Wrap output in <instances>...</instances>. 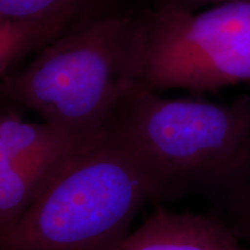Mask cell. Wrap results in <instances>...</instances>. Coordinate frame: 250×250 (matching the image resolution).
Listing matches in <instances>:
<instances>
[{"label":"cell","mask_w":250,"mask_h":250,"mask_svg":"<svg viewBox=\"0 0 250 250\" xmlns=\"http://www.w3.org/2000/svg\"><path fill=\"white\" fill-rule=\"evenodd\" d=\"M147 24L143 86L205 93L250 83V0L193 13L148 9Z\"/></svg>","instance_id":"cell-4"},{"label":"cell","mask_w":250,"mask_h":250,"mask_svg":"<svg viewBox=\"0 0 250 250\" xmlns=\"http://www.w3.org/2000/svg\"><path fill=\"white\" fill-rule=\"evenodd\" d=\"M86 143L0 165V234L22 217Z\"/></svg>","instance_id":"cell-6"},{"label":"cell","mask_w":250,"mask_h":250,"mask_svg":"<svg viewBox=\"0 0 250 250\" xmlns=\"http://www.w3.org/2000/svg\"><path fill=\"white\" fill-rule=\"evenodd\" d=\"M158 198L138 159L103 130L68 159L0 250H117L146 202Z\"/></svg>","instance_id":"cell-3"},{"label":"cell","mask_w":250,"mask_h":250,"mask_svg":"<svg viewBox=\"0 0 250 250\" xmlns=\"http://www.w3.org/2000/svg\"><path fill=\"white\" fill-rule=\"evenodd\" d=\"M104 131L140 161L158 198L193 193L221 206L250 177V95L168 99L137 83Z\"/></svg>","instance_id":"cell-1"},{"label":"cell","mask_w":250,"mask_h":250,"mask_svg":"<svg viewBox=\"0 0 250 250\" xmlns=\"http://www.w3.org/2000/svg\"><path fill=\"white\" fill-rule=\"evenodd\" d=\"M146 8L139 0H0V20L35 23L67 21L83 26L96 19Z\"/></svg>","instance_id":"cell-7"},{"label":"cell","mask_w":250,"mask_h":250,"mask_svg":"<svg viewBox=\"0 0 250 250\" xmlns=\"http://www.w3.org/2000/svg\"><path fill=\"white\" fill-rule=\"evenodd\" d=\"M147 12L109 15L62 34L22 70L0 78V99L30 109L74 138H94L142 80Z\"/></svg>","instance_id":"cell-2"},{"label":"cell","mask_w":250,"mask_h":250,"mask_svg":"<svg viewBox=\"0 0 250 250\" xmlns=\"http://www.w3.org/2000/svg\"><path fill=\"white\" fill-rule=\"evenodd\" d=\"M88 140L74 138L45 122L29 123L15 115H0V142L9 162L24 156L73 147Z\"/></svg>","instance_id":"cell-8"},{"label":"cell","mask_w":250,"mask_h":250,"mask_svg":"<svg viewBox=\"0 0 250 250\" xmlns=\"http://www.w3.org/2000/svg\"><path fill=\"white\" fill-rule=\"evenodd\" d=\"M221 208L229 219V223L225 224L241 241L246 250H250V177Z\"/></svg>","instance_id":"cell-10"},{"label":"cell","mask_w":250,"mask_h":250,"mask_svg":"<svg viewBox=\"0 0 250 250\" xmlns=\"http://www.w3.org/2000/svg\"><path fill=\"white\" fill-rule=\"evenodd\" d=\"M146 8L152 11L159 9H174L188 13H193L210 6L221 4L228 0H139Z\"/></svg>","instance_id":"cell-11"},{"label":"cell","mask_w":250,"mask_h":250,"mask_svg":"<svg viewBox=\"0 0 250 250\" xmlns=\"http://www.w3.org/2000/svg\"><path fill=\"white\" fill-rule=\"evenodd\" d=\"M117 250H246L219 219L158 211L130 233Z\"/></svg>","instance_id":"cell-5"},{"label":"cell","mask_w":250,"mask_h":250,"mask_svg":"<svg viewBox=\"0 0 250 250\" xmlns=\"http://www.w3.org/2000/svg\"><path fill=\"white\" fill-rule=\"evenodd\" d=\"M79 26L67 21L21 23L0 20V78L27 56Z\"/></svg>","instance_id":"cell-9"}]
</instances>
